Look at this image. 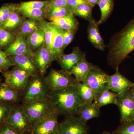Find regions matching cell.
Listing matches in <instances>:
<instances>
[{
  "mask_svg": "<svg viewBox=\"0 0 134 134\" xmlns=\"http://www.w3.org/2000/svg\"><path fill=\"white\" fill-rule=\"evenodd\" d=\"M107 47V63L116 69L134 50V17L121 30L113 35Z\"/></svg>",
  "mask_w": 134,
  "mask_h": 134,
  "instance_id": "6da1fadb",
  "label": "cell"
},
{
  "mask_svg": "<svg viewBox=\"0 0 134 134\" xmlns=\"http://www.w3.org/2000/svg\"><path fill=\"white\" fill-rule=\"evenodd\" d=\"M49 99L59 115L77 116L84 102L78 93L76 84L50 92Z\"/></svg>",
  "mask_w": 134,
  "mask_h": 134,
  "instance_id": "7a4b0ae2",
  "label": "cell"
},
{
  "mask_svg": "<svg viewBox=\"0 0 134 134\" xmlns=\"http://www.w3.org/2000/svg\"><path fill=\"white\" fill-rule=\"evenodd\" d=\"M50 93L45 77L40 73L31 76L20 93V102L24 104L33 100L49 98Z\"/></svg>",
  "mask_w": 134,
  "mask_h": 134,
  "instance_id": "3957f363",
  "label": "cell"
},
{
  "mask_svg": "<svg viewBox=\"0 0 134 134\" xmlns=\"http://www.w3.org/2000/svg\"><path fill=\"white\" fill-rule=\"evenodd\" d=\"M32 123L21 105L14 103L6 125L19 134L30 133Z\"/></svg>",
  "mask_w": 134,
  "mask_h": 134,
  "instance_id": "277c9868",
  "label": "cell"
},
{
  "mask_svg": "<svg viewBox=\"0 0 134 134\" xmlns=\"http://www.w3.org/2000/svg\"><path fill=\"white\" fill-rule=\"evenodd\" d=\"M21 105L32 123L47 117L54 111L49 98L37 99Z\"/></svg>",
  "mask_w": 134,
  "mask_h": 134,
  "instance_id": "5b68a950",
  "label": "cell"
},
{
  "mask_svg": "<svg viewBox=\"0 0 134 134\" xmlns=\"http://www.w3.org/2000/svg\"><path fill=\"white\" fill-rule=\"evenodd\" d=\"M46 82L50 92L75 85L77 82L70 71L52 68L45 77Z\"/></svg>",
  "mask_w": 134,
  "mask_h": 134,
  "instance_id": "8992f818",
  "label": "cell"
},
{
  "mask_svg": "<svg viewBox=\"0 0 134 134\" xmlns=\"http://www.w3.org/2000/svg\"><path fill=\"white\" fill-rule=\"evenodd\" d=\"M59 115L54 110L48 116L32 124L31 134H60Z\"/></svg>",
  "mask_w": 134,
  "mask_h": 134,
  "instance_id": "52a82bcc",
  "label": "cell"
},
{
  "mask_svg": "<svg viewBox=\"0 0 134 134\" xmlns=\"http://www.w3.org/2000/svg\"><path fill=\"white\" fill-rule=\"evenodd\" d=\"M108 77V75L93 65L83 82L92 89L95 96L100 92L109 90Z\"/></svg>",
  "mask_w": 134,
  "mask_h": 134,
  "instance_id": "ba28073f",
  "label": "cell"
},
{
  "mask_svg": "<svg viewBox=\"0 0 134 134\" xmlns=\"http://www.w3.org/2000/svg\"><path fill=\"white\" fill-rule=\"evenodd\" d=\"M2 76L5 79L4 83L20 92L24 89L31 76L27 72L15 67L3 72Z\"/></svg>",
  "mask_w": 134,
  "mask_h": 134,
  "instance_id": "9c48e42d",
  "label": "cell"
},
{
  "mask_svg": "<svg viewBox=\"0 0 134 134\" xmlns=\"http://www.w3.org/2000/svg\"><path fill=\"white\" fill-rule=\"evenodd\" d=\"M116 105L120 111L121 124L134 120V101L129 90L118 94Z\"/></svg>",
  "mask_w": 134,
  "mask_h": 134,
  "instance_id": "30bf717a",
  "label": "cell"
},
{
  "mask_svg": "<svg viewBox=\"0 0 134 134\" xmlns=\"http://www.w3.org/2000/svg\"><path fill=\"white\" fill-rule=\"evenodd\" d=\"M89 128L75 115L66 117L60 123V134H88Z\"/></svg>",
  "mask_w": 134,
  "mask_h": 134,
  "instance_id": "8fae6325",
  "label": "cell"
},
{
  "mask_svg": "<svg viewBox=\"0 0 134 134\" xmlns=\"http://www.w3.org/2000/svg\"><path fill=\"white\" fill-rule=\"evenodd\" d=\"M4 52L9 57L24 55L32 59L34 54V51L31 48L28 38L23 36H16L14 42L5 48Z\"/></svg>",
  "mask_w": 134,
  "mask_h": 134,
  "instance_id": "7c38bea8",
  "label": "cell"
},
{
  "mask_svg": "<svg viewBox=\"0 0 134 134\" xmlns=\"http://www.w3.org/2000/svg\"><path fill=\"white\" fill-rule=\"evenodd\" d=\"M115 70V74L111 75H108L109 89L111 91L120 94L129 90L134 85V83L121 74L119 68H117Z\"/></svg>",
  "mask_w": 134,
  "mask_h": 134,
  "instance_id": "4fadbf2b",
  "label": "cell"
},
{
  "mask_svg": "<svg viewBox=\"0 0 134 134\" xmlns=\"http://www.w3.org/2000/svg\"><path fill=\"white\" fill-rule=\"evenodd\" d=\"M32 59L38 69L40 73L44 76L54 61L51 54L47 48L45 44H44L34 52Z\"/></svg>",
  "mask_w": 134,
  "mask_h": 134,
  "instance_id": "5bb4252c",
  "label": "cell"
},
{
  "mask_svg": "<svg viewBox=\"0 0 134 134\" xmlns=\"http://www.w3.org/2000/svg\"><path fill=\"white\" fill-rule=\"evenodd\" d=\"M85 54L79 47H76L73 48L72 52L69 54L63 53L57 61L62 69L70 71L82 60Z\"/></svg>",
  "mask_w": 134,
  "mask_h": 134,
  "instance_id": "9a60e30c",
  "label": "cell"
},
{
  "mask_svg": "<svg viewBox=\"0 0 134 134\" xmlns=\"http://www.w3.org/2000/svg\"><path fill=\"white\" fill-rule=\"evenodd\" d=\"M13 66L25 71L31 76L39 73L32 58L24 55H16L10 56Z\"/></svg>",
  "mask_w": 134,
  "mask_h": 134,
  "instance_id": "2e32d148",
  "label": "cell"
},
{
  "mask_svg": "<svg viewBox=\"0 0 134 134\" xmlns=\"http://www.w3.org/2000/svg\"><path fill=\"white\" fill-rule=\"evenodd\" d=\"M97 21L93 18L89 21L87 28L88 39L95 48L104 51L106 46L99 33Z\"/></svg>",
  "mask_w": 134,
  "mask_h": 134,
  "instance_id": "e0dca14e",
  "label": "cell"
},
{
  "mask_svg": "<svg viewBox=\"0 0 134 134\" xmlns=\"http://www.w3.org/2000/svg\"><path fill=\"white\" fill-rule=\"evenodd\" d=\"M100 108L94 103H85L80 107L77 116L85 124L89 120L97 118L100 114Z\"/></svg>",
  "mask_w": 134,
  "mask_h": 134,
  "instance_id": "ac0fdd59",
  "label": "cell"
},
{
  "mask_svg": "<svg viewBox=\"0 0 134 134\" xmlns=\"http://www.w3.org/2000/svg\"><path fill=\"white\" fill-rule=\"evenodd\" d=\"M44 20L25 18L20 27L15 32L16 36H23L28 38L36 30L42 26Z\"/></svg>",
  "mask_w": 134,
  "mask_h": 134,
  "instance_id": "d6986e66",
  "label": "cell"
},
{
  "mask_svg": "<svg viewBox=\"0 0 134 134\" xmlns=\"http://www.w3.org/2000/svg\"><path fill=\"white\" fill-rule=\"evenodd\" d=\"M93 66L92 63L87 60L85 54L82 60L73 67L70 72L74 76L77 81L82 82Z\"/></svg>",
  "mask_w": 134,
  "mask_h": 134,
  "instance_id": "ffe728a7",
  "label": "cell"
},
{
  "mask_svg": "<svg viewBox=\"0 0 134 134\" xmlns=\"http://www.w3.org/2000/svg\"><path fill=\"white\" fill-rule=\"evenodd\" d=\"M21 92L4 82H0V101L11 103L20 102Z\"/></svg>",
  "mask_w": 134,
  "mask_h": 134,
  "instance_id": "44dd1931",
  "label": "cell"
},
{
  "mask_svg": "<svg viewBox=\"0 0 134 134\" xmlns=\"http://www.w3.org/2000/svg\"><path fill=\"white\" fill-rule=\"evenodd\" d=\"M62 30H68L78 29L79 22L75 16L74 13L61 18L53 19L50 22Z\"/></svg>",
  "mask_w": 134,
  "mask_h": 134,
  "instance_id": "7402d4cb",
  "label": "cell"
},
{
  "mask_svg": "<svg viewBox=\"0 0 134 134\" xmlns=\"http://www.w3.org/2000/svg\"><path fill=\"white\" fill-rule=\"evenodd\" d=\"M118 94L110 90H107L97 93L95 96L94 103L99 108L111 104H117Z\"/></svg>",
  "mask_w": 134,
  "mask_h": 134,
  "instance_id": "603a6c76",
  "label": "cell"
},
{
  "mask_svg": "<svg viewBox=\"0 0 134 134\" xmlns=\"http://www.w3.org/2000/svg\"><path fill=\"white\" fill-rule=\"evenodd\" d=\"M25 18L16 10L11 13L6 21L0 24V26L5 30L14 32L20 27Z\"/></svg>",
  "mask_w": 134,
  "mask_h": 134,
  "instance_id": "cb8c5ba5",
  "label": "cell"
},
{
  "mask_svg": "<svg viewBox=\"0 0 134 134\" xmlns=\"http://www.w3.org/2000/svg\"><path fill=\"white\" fill-rule=\"evenodd\" d=\"M53 26L54 35L52 44V57L54 61H57L60 56L63 53V48L64 41L62 31L54 25Z\"/></svg>",
  "mask_w": 134,
  "mask_h": 134,
  "instance_id": "d4e9b609",
  "label": "cell"
},
{
  "mask_svg": "<svg viewBox=\"0 0 134 134\" xmlns=\"http://www.w3.org/2000/svg\"><path fill=\"white\" fill-rule=\"evenodd\" d=\"M43 25V23L41 27L27 38L31 48L33 51L45 43V33Z\"/></svg>",
  "mask_w": 134,
  "mask_h": 134,
  "instance_id": "484cf974",
  "label": "cell"
},
{
  "mask_svg": "<svg viewBox=\"0 0 134 134\" xmlns=\"http://www.w3.org/2000/svg\"><path fill=\"white\" fill-rule=\"evenodd\" d=\"M98 5L101 13L100 19L97 21L99 25L106 21L110 16L113 9L114 2V0H99Z\"/></svg>",
  "mask_w": 134,
  "mask_h": 134,
  "instance_id": "4316f807",
  "label": "cell"
},
{
  "mask_svg": "<svg viewBox=\"0 0 134 134\" xmlns=\"http://www.w3.org/2000/svg\"><path fill=\"white\" fill-rule=\"evenodd\" d=\"M46 19L50 21L53 19L61 18L73 13L68 6L62 7L45 8Z\"/></svg>",
  "mask_w": 134,
  "mask_h": 134,
  "instance_id": "83f0119b",
  "label": "cell"
},
{
  "mask_svg": "<svg viewBox=\"0 0 134 134\" xmlns=\"http://www.w3.org/2000/svg\"><path fill=\"white\" fill-rule=\"evenodd\" d=\"M76 85L79 96L84 103H92L95 95L92 89L83 82H77Z\"/></svg>",
  "mask_w": 134,
  "mask_h": 134,
  "instance_id": "f1b7e54d",
  "label": "cell"
},
{
  "mask_svg": "<svg viewBox=\"0 0 134 134\" xmlns=\"http://www.w3.org/2000/svg\"><path fill=\"white\" fill-rule=\"evenodd\" d=\"M93 7L85 0L74 10V15L89 21L93 18L92 10Z\"/></svg>",
  "mask_w": 134,
  "mask_h": 134,
  "instance_id": "f546056e",
  "label": "cell"
},
{
  "mask_svg": "<svg viewBox=\"0 0 134 134\" xmlns=\"http://www.w3.org/2000/svg\"><path fill=\"white\" fill-rule=\"evenodd\" d=\"M18 10V9H17ZM23 16L26 18L43 20L46 19V10L43 9L18 10Z\"/></svg>",
  "mask_w": 134,
  "mask_h": 134,
  "instance_id": "4dcf8cb0",
  "label": "cell"
},
{
  "mask_svg": "<svg viewBox=\"0 0 134 134\" xmlns=\"http://www.w3.org/2000/svg\"><path fill=\"white\" fill-rule=\"evenodd\" d=\"M50 0L45 1H32L20 3L18 10L24 9H43L47 7Z\"/></svg>",
  "mask_w": 134,
  "mask_h": 134,
  "instance_id": "1f68e13d",
  "label": "cell"
},
{
  "mask_svg": "<svg viewBox=\"0 0 134 134\" xmlns=\"http://www.w3.org/2000/svg\"><path fill=\"white\" fill-rule=\"evenodd\" d=\"M16 38L13 32L3 29L0 26V49L5 48L14 42Z\"/></svg>",
  "mask_w": 134,
  "mask_h": 134,
  "instance_id": "d6a6232c",
  "label": "cell"
},
{
  "mask_svg": "<svg viewBox=\"0 0 134 134\" xmlns=\"http://www.w3.org/2000/svg\"><path fill=\"white\" fill-rule=\"evenodd\" d=\"M19 4L6 3L0 8V24L6 21L12 12L17 10Z\"/></svg>",
  "mask_w": 134,
  "mask_h": 134,
  "instance_id": "836d02e7",
  "label": "cell"
},
{
  "mask_svg": "<svg viewBox=\"0 0 134 134\" xmlns=\"http://www.w3.org/2000/svg\"><path fill=\"white\" fill-rule=\"evenodd\" d=\"M13 104L0 101V127L6 124Z\"/></svg>",
  "mask_w": 134,
  "mask_h": 134,
  "instance_id": "e575fe53",
  "label": "cell"
},
{
  "mask_svg": "<svg viewBox=\"0 0 134 134\" xmlns=\"http://www.w3.org/2000/svg\"><path fill=\"white\" fill-rule=\"evenodd\" d=\"M113 134H134V120L121 124L113 132Z\"/></svg>",
  "mask_w": 134,
  "mask_h": 134,
  "instance_id": "d590c367",
  "label": "cell"
},
{
  "mask_svg": "<svg viewBox=\"0 0 134 134\" xmlns=\"http://www.w3.org/2000/svg\"><path fill=\"white\" fill-rule=\"evenodd\" d=\"M78 29H73L68 30H62L63 34V50H65L74 38L75 35L78 30Z\"/></svg>",
  "mask_w": 134,
  "mask_h": 134,
  "instance_id": "8d00e7d4",
  "label": "cell"
},
{
  "mask_svg": "<svg viewBox=\"0 0 134 134\" xmlns=\"http://www.w3.org/2000/svg\"><path fill=\"white\" fill-rule=\"evenodd\" d=\"M13 66L9 57L0 49V68L3 72L7 71L10 67Z\"/></svg>",
  "mask_w": 134,
  "mask_h": 134,
  "instance_id": "74e56055",
  "label": "cell"
},
{
  "mask_svg": "<svg viewBox=\"0 0 134 134\" xmlns=\"http://www.w3.org/2000/svg\"><path fill=\"white\" fill-rule=\"evenodd\" d=\"M68 0H50V2L46 8L54 7H62L68 6Z\"/></svg>",
  "mask_w": 134,
  "mask_h": 134,
  "instance_id": "f35d334b",
  "label": "cell"
},
{
  "mask_svg": "<svg viewBox=\"0 0 134 134\" xmlns=\"http://www.w3.org/2000/svg\"><path fill=\"white\" fill-rule=\"evenodd\" d=\"M84 1L85 0H68L67 5L73 12L75 9Z\"/></svg>",
  "mask_w": 134,
  "mask_h": 134,
  "instance_id": "ab89813d",
  "label": "cell"
},
{
  "mask_svg": "<svg viewBox=\"0 0 134 134\" xmlns=\"http://www.w3.org/2000/svg\"><path fill=\"white\" fill-rule=\"evenodd\" d=\"M0 134H19L7 125L0 127Z\"/></svg>",
  "mask_w": 134,
  "mask_h": 134,
  "instance_id": "60d3db41",
  "label": "cell"
},
{
  "mask_svg": "<svg viewBox=\"0 0 134 134\" xmlns=\"http://www.w3.org/2000/svg\"><path fill=\"white\" fill-rule=\"evenodd\" d=\"M85 1L92 5L93 7H94L95 5H98L99 1V0H85Z\"/></svg>",
  "mask_w": 134,
  "mask_h": 134,
  "instance_id": "b9f144b4",
  "label": "cell"
},
{
  "mask_svg": "<svg viewBox=\"0 0 134 134\" xmlns=\"http://www.w3.org/2000/svg\"><path fill=\"white\" fill-rule=\"evenodd\" d=\"M130 93L134 101V85L129 90Z\"/></svg>",
  "mask_w": 134,
  "mask_h": 134,
  "instance_id": "7bdbcfd3",
  "label": "cell"
},
{
  "mask_svg": "<svg viewBox=\"0 0 134 134\" xmlns=\"http://www.w3.org/2000/svg\"><path fill=\"white\" fill-rule=\"evenodd\" d=\"M103 134H111V133L108 132H104Z\"/></svg>",
  "mask_w": 134,
  "mask_h": 134,
  "instance_id": "ee69618b",
  "label": "cell"
},
{
  "mask_svg": "<svg viewBox=\"0 0 134 134\" xmlns=\"http://www.w3.org/2000/svg\"><path fill=\"white\" fill-rule=\"evenodd\" d=\"M2 72V69H1V68H0V72Z\"/></svg>",
  "mask_w": 134,
  "mask_h": 134,
  "instance_id": "f6af8a7d",
  "label": "cell"
},
{
  "mask_svg": "<svg viewBox=\"0 0 134 134\" xmlns=\"http://www.w3.org/2000/svg\"><path fill=\"white\" fill-rule=\"evenodd\" d=\"M2 81V79L1 78V77H0V82H1Z\"/></svg>",
  "mask_w": 134,
  "mask_h": 134,
  "instance_id": "bcb514c9",
  "label": "cell"
}]
</instances>
